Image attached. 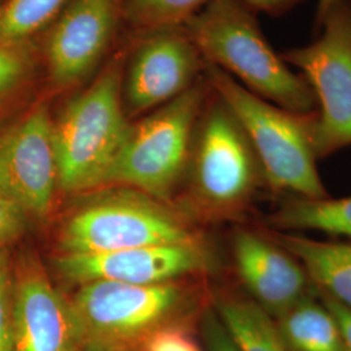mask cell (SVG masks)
<instances>
[{"mask_svg":"<svg viewBox=\"0 0 351 351\" xmlns=\"http://www.w3.org/2000/svg\"><path fill=\"white\" fill-rule=\"evenodd\" d=\"M206 65H213L264 101L284 110L316 111L314 91L269 45L242 0H213L185 29Z\"/></svg>","mask_w":351,"mask_h":351,"instance_id":"cell-1","label":"cell"},{"mask_svg":"<svg viewBox=\"0 0 351 351\" xmlns=\"http://www.w3.org/2000/svg\"><path fill=\"white\" fill-rule=\"evenodd\" d=\"M204 72L213 93L226 103L250 139L268 191L277 199L329 197L316 165V111L284 110L252 94L213 65H206Z\"/></svg>","mask_w":351,"mask_h":351,"instance_id":"cell-2","label":"cell"},{"mask_svg":"<svg viewBox=\"0 0 351 351\" xmlns=\"http://www.w3.org/2000/svg\"><path fill=\"white\" fill-rule=\"evenodd\" d=\"M198 289L180 281L130 285L95 281L80 285L69 300L84 351H139L156 330L195 323L202 307Z\"/></svg>","mask_w":351,"mask_h":351,"instance_id":"cell-3","label":"cell"},{"mask_svg":"<svg viewBox=\"0 0 351 351\" xmlns=\"http://www.w3.org/2000/svg\"><path fill=\"white\" fill-rule=\"evenodd\" d=\"M213 95L202 111L189 162L191 213L204 221L236 219L262 190L268 191L250 139L226 103Z\"/></svg>","mask_w":351,"mask_h":351,"instance_id":"cell-4","label":"cell"},{"mask_svg":"<svg viewBox=\"0 0 351 351\" xmlns=\"http://www.w3.org/2000/svg\"><path fill=\"white\" fill-rule=\"evenodd\" d=\"M129 129L120 72L112 66L69 101L53 123L59 189L73 194L106 185Z\"/></svg>","mask_w":351,"mask_h":351,"instance_id":"cell-5","label":"cell"},{"mask_svg":"<svg viewBox=\"0 0 351 351\" xmlns=\"http://www.w3.org/2000/svg\"><path fill=\"white\" fill-rule=\"evenodd\" d=\"M204 242L181 215L136 191H114L75 208L59 226V254H99Z\"/></svg>","mask_w":351,"mask_h":351,"instance_id":"cell-6","label":"cell"},{"mask_svg":"<svg viewBox=\"0 0 351 351\" xmlns=\"http://www.w3.org/2000/svg\"><path fill=\"white\" fill-rule=\"evenodd\" d=\"M208 91L210 85L194 84L138 125L130 126L106 185L132 186L165 201L190 162Z\"/></svg>","mask_w":351,"mask_h":351,"instance_id":"cell-7","label":"cell"},{"mask_svg":"<svg viewBox=\"0 0 351 351\" xmlns=\"http://www.w3.org/2000/svg\"><path fill=\"white\" fill-rule=\"evenodd\" d=\"M319 38L281 53L313 88L317 108L314 146L317 160L351 146V1L339 0L326 14Z\"/></svg>","mask_w":351,"mask_h":351,"instance_id":"cell-8","label":"cell"},{"mask_svg":"<svg viewBox=\"0 0 351 351\" xmlns=\"http://www.w3.org/2000/svg\"><path fill=\"white\" fill-rule=\"evenodd\" d=\"M213 259L206 242L158 245L99 254H59L56 272L66 282L84 285L111 281L130 285H159L207 274Z\"/></svg>","mask_w":351,"mask_h":351,"instance_id":"cell-9","label":"cell"},{"mask_svg":"<svg viewBox=\"0 0 351 351\" xmlns=\"http://www.w3.org/2000/svg\"><path fill=\"white\" fill-rule=\"evenodd\" d=\"M0 189L25 213L43 220L59 189L53 121L45 107L0 134Z\"/></svg>","mask_w":351,"mask_h":351,"instance_id":"cell-10","label":"cell"},{"mask_svg":"<svg viewBox=\"0 0 351 351\" xmlns=\"http://www.w3.org/2000/svg\"><path fill=\"white\" fill-rule=\"evenodd\" d=\"M12 351H84L71 302L34 252L12 265Z\"/></svg>","mask_w":351,"mask_h":351,"instance_id":"cell-11","label":"cell"},{"mask_svg":"<svg viewBox=\"0 0 351 351\" xmlns=\"http://www.w3.org/2000/svg\"><path fill=\"white\" fill-rule=\"evenodd\" d=\"M232 255L246 295L272 319L317 293L301 262L263 228H237L232 236Z\"/></svg>","mask_w":351,"mask_h":351,"instance_id":"cell-12","label":"cell"},{"mask_svg":"<svg viewBox=\"0 0 351 351\" xmlns=\"http://www.w3.org/2000/svg\"><path fill=\"white\" fill-rule=\"evenodd\" d=\"M206 63L186 32H167L149 39L136 53L125 82V101L133 114L173 101L194 85Z\"/></svg>","mask_w":351,"mask_h":351,"instance_id":"cell-13","label":"cell"},{"mask_svg":"<svg viewBox=\"0 0 351 351\" xmlns=\"http://www.w3.org/2000/svg\"><path fill=\"white\" fill-rule=\"evenodd\" d=\"M117 0H71L53 27L47 46L51 77L71 86L98 63L112 34Z\"/></svg>","mask_w":351,"mask_h":351,"instance_id":"cell-14","label":"cell"},{"mask_svg":"<svg viewBox=\"0 0 351 351\" xmlns=\"http://www.w3.org/2000/svg\"><path fill=\"white\" fill-rule=\"evenodd\" d=\"M264 230L301 262L319 293L351 311L350 241H320L300 233Z\"/></svg>","mask_w":351,"mask_h":351,"instance_id":"cell-15","label":"cell"},{"mask_svg":"<svg viewBox=\"0 0 351 351\" xmlns=\"http://www.w3.org/2000/svg\"><path fill=\"white\" fill-rule=\"evenodd\" d=\"M276 201V208L263 220L264 229L287 233L315 230L351 242V195L319 199L284 197Z\"/></svg>","mask_w":351,"mask_h":351,"instance_id":"cell-16","label":"cell"},{"mask_svg":"<svg viewBox=\"0 0 351 351\" xmlns=\"http://www.w3.org/2000/svg\"><path fill=\"white\" fill-rule=\"evenodd\" d=\"M274 320L288 351H346L339 323L317 293Z\"/></svg>","mask_w":351,"mask_h":351,"instance_id":"cell-17","label":"cell"},{"mask_svg":"<svg viewBox=\"0 0 351 351\" xmlns=\"http://www.w3.org/2000/svg\"><path fill=\"white\" fill-rule=\"evenodd\" d=\"M215 313L241 351H288L275 320L246 294L223 290L211 300Z\"/></svg>","mask_w":351,"mask_h":351,"instance_id":"cell-18","label":"cell"},{"mask_svg":"<svg viewBox=\"0 0 351 351\" xmlns=\"http://www.w3.org/2000/svg\"><path fill=\"white\" fill-rule=\"evenodd\" d=\"M68 0H7L0 4V40H25L46 25Z\"/></svg>","mask_w":351,"mask_h":351,"instance_id":"cell-19","label":"cell"},{"mask_svg":"<svg viewBox=\"0 0 351 351\" xmlns=\"http://www.w3.org/2000/svg\"><path fill=\"white\" fill-rule=\"evenodd\" d=\"M213 0H129L130 20L146 27H171L186 24Z\"/></svg>","mask_w":351,"mask_h":351,"instance_id":"cell-20","label":"cell"},{"mask_svg":"<svg viewBox=\"0 0 351 351\" xmlns=\"http://www.w3.org/2000/svg\"><path fill=\"white\" fill-rule=\"evenodd\" d=\"M34 62L25 40H0V104L25 88L34 75Z\"/></svg>","mask_w":351,"mask_h":351,"instance_id":"cell-21","label":"cell"},{"mask_svg":"<svg viewBox=\"0 0 351 351\" xmlns=\"http://www.w3.org/2000/svg\"><path fill=\"white\" fill-rule=\"evenodd\" d=\"M195 323H176L151 335L139 351H206L195 337Z\"/></svg>","mask_w":351,"mask_h":351,"instance_id":"cell-22","label":"cell"},{"mask_svg":"<svg viewBox=\"0 0 351 351\" xmlns=\"http://www.w3.org/2000/svg\"><path fill=\"white\" fill-rule=\"evenodd\" d=\"M27 216L19 204L0 189V249L21 239L27 228Z\"/></svg>","mask_w":351,"mask_h":351,"instance_id":"cell-23","label":"cell"},{"mask_svg":"<svg viewBox=\"0 0 351 351\" xmlns=\"http://www.w3.org/2000/svg\"><path fill=\"white\" fill-rule=\"evenodd\" d=\"M203 346L206 351H241L226 326L210 304L199 319Z\"/></svg>","mask_w":351,"mask_h":351,"instance_id":"cell-24","label":"cell"},{"mask_svg":"<svg viewBox=\"0 0 351 351\" xmlns=\"http://www.w3.org/2000/svg\"><path fill=\"white\" fill-rule=\"evenodd\" d=\"M12 264L0 274V351H12Z\"/></svg>","mask_w":351,"mask_h":351,"instance_id":"cell-25","label":"cell"},{"mask_svg":"<svg viewBox=\"0 0 351 351\" xmlns=\"http://www.w3.org/2000/svg\"><path fill=\"white\" fill-rule=\"evenodd\" d=\"M254 13L262 12L271 16H282L304 0H242Z\"/></svg>","mask_w":351,"mask_h":351,"instance_id":"cell-26","label":"cell"},{"mask_svg":"<svg viewBox=\"0 0 351 351\" xmlns=\"http://www.w3.org/2000/svg\"><path fill=\"white\" fill-rule=\"evenodd\" d=\"M319 297L322 298V301L324 302L326 307L330 310V313L335 315L337 323H339L342 336H343V341H345V346H346V351H351V311L345 308L343 306H341L333 300H330L329 297H326L324 294L319 293Z\"/></svg>","mask_w":351,"mask_h":351,"instance_id":"cell-27","label":"cell"},{"mask_svg":"<svg viewBox=\"0 0 351 351\" xmlns=\"http://www.w3.org/2000/svg\"><path fill=\"white\" fill-rule=\"evenodd\" d=\"M339 0H317V10H316V26L320 25L323 19L326 17L328 11Z\"/></svg>","mask_w":351,"mask_h":351,"instance_id":"cell-28","label":"cell"},{"mask_svg":"<svg viewBox=\"0 0 351 351\" xmlns=\"http://www.w3.org/2000/svg\"><path fill=\"white\" fill-rule=\"evenodd\" d=\"M11 264L10 262V254H8V249H0V274Z\"/></svg>","mask_w":351,"mask_h":351,"instance_id":"cell-29","label":"cell"},{"mask_svg":"<svg viewBox=\"0 0 351 351\" xmlns=\"http://www.w3.org/2000/svg\"><path fill=\"white\" fill-rule=\"evenodd\" d=\"M350 1H351V0H350Z\"/></svg>","mask_w":351,"mask_h":351,"instance_id":"cell-30","label":"cell"}]
</instances>
